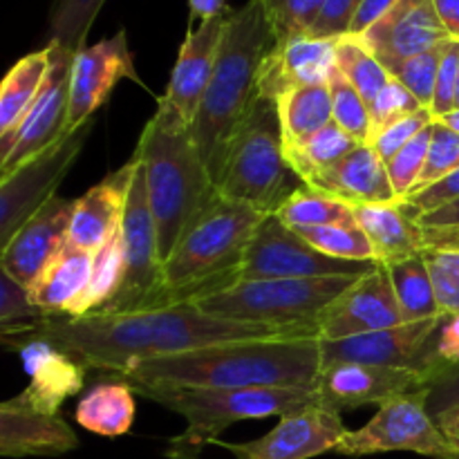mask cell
<instances>
[{"instance_id":"cell-40","label":"cell","mask_w":459,"mask_h":459,"mask_svg":"<svg viewBox=\"0 0 459 459\" xmlns=\"http://www.w3.org/2000/svg\"><path fill=\"white\" fill-rule=\"evenodd\" d=\"M459 366V314H442L435 321L433 332L426 343L421 372L429 377L430 385L444 372Z\"/></svg>"},{"instance_id":"cell-21","label":"cell","mask_w":459,"mask_h":459,"mask_svg":"<svg viewBox=\"0 0 459 459\" xmlns=\"http://www.w3.org/2000/svg\"><path fill=\"white\" fill-rule=\"evenodd\" d=\"M231 12L233 9H227L218 16L206 18L197 25V30L188 27L186 39L179 48L178 63H175L173 74H170L169 81V90L161 99L169 106H173L188 126L195 119L206 88L211 83L220 45H222L224 27H227Z\"/></svg>"},{"instance_id":"cell-38","label":"cell","mask_w":459,"mask_h":459,"mask_svg":"<svg viewBox=\"0 0 459 459\" xmlns=\"http://www.w3.org/2000/svg\"><path fill=\"white\" fill-rule=\"evenodd\" d=\"M106 0H54L49 13V43L79 54L85 48V39L94 18L101 12Z\"/></svg>"},{"instance_id":"cell-30","label":"cell","mask_w":459,"mask_h":459,"mask_svg":"<svg viewBox=\"0 0 459 459\" xmlns=\"http://www.w3.org/2000/svg\"><path fill=\"white\" fill-rule=\"evenodd\" d=\"M134 420L133 388L119 379H106L97 384L76 408V421L90 433L103 437L126 435Z\"/></svg>"},{"instance_id":"cell-7","label":"cell","mask_w":459,"mask_h":459,"mask_svg":"<svg viewBox=\"0 0 459 459\" xmlns=\"http://www.w3.org/2000/svg\"><path fill=\"white\" fill-rule=\"evenodd\" d=\"M303 186L287 161L278 101L258 97L229 146L218 193L272 215Z\"/></svg>"},{"instance_id":"cell-10","label":"cell","mask_w":459,"mask_h":459,"mask_svg":"<svg viewBox=\"0 0 459 459\" xmlns=\"http://www.w3.org/2000/svg\"><path fill=\"white\" fill-rule=\"evenodd\" d=\"M393 451H408L433 459H459V444L444 433L437 420L429 412V390L381 403L377 415L363 429L345 433L334 453L363 457Z\"/></svg>"},{"instance_id":"cell-53","label":"cell","mask_w":459,"mask_h":459,"mask_svg":"<svg viewBox=\"0 0 459 459\" xmlns=\"http://www.w3.org/2000/svg\"><path fill=\"white\" fill-rule=\"evenodd\" d=\"M397 3L399 0H363V3L359 4V12L357 16H354L352 25H350L348 36L366 34V31L370 30L379 18H384Z\"/></svg>"},{"instance_id":"cell-36","label":"cell","mask_w":459,"mask_h":459,"mask_svg":"<svg viewBox=\"0 0 459 459\" xmlns=\"http://www.w3.org/2000/svg\"><path fill=\"white\" fill-rule=\"evenodd\" d=\"M336 70L357 88L370 106L377 94L388 85L390 74L384 63L361 43L357 36H343L336 45Z\"/></svg>"},{"instance_id":"cell-2","label":"cell","mask_w":459,"mask_h":459,"mask_svg":"<svg viewBox=\"0 0 459 459\" xmlns=\"http://www.w3.org/2000/svg\"><path fill=\"white\" fill-rule=\"evenodd\" d=\"M321 370L318 336H278L231 341L170 357L143 359L108 379L211 390H316Z\"/></svg>"},{"instance_id":"cell-8","label":"cell","mask_w":459,"mask_h":459,"mask_svg":"<svg viewBox=\"0 0 459 459\" xmlns=\"http://www.w3.org/2000/svg\"><path fill=\"white\" fill-rule=\"evenodd\" d=\"M361 276L273 278L233 282L191 300L204 314L224 321L278 327H316L332 303ZM321 334V332H318Z\"/></svg>"},{"instance_id":"cell-51","label":"cell","mask_w":459,"mask_h":459,"mask_svg":"<svg viewBox=\"0 0 459 459\" xmlns=\"http://www.w3.org/2000/svg\"><path fill=\"white\" fill-rule=\"evenodd\" d=\"M361 3L363 0H327L309 36H314V39H343V36H348L350 25H352Z\"/></svg>"},{"instance_id":"cell-56","label":"cell","mask_w":459,"mask_h":459,"mask_svg":"<svg viewBox=\"0 0 459 459\" xmlns=\"http://www.w3.org/2000/svg\"><path fill=\"white\" fill-rule=\"evenodd\" d=\"M188 4H191V25L195 21L202 22L229 9L227 0H188Z\"/></svg>"},{"instance_id":"cell-60","label":"cell","mask_w":459,"mask_h":459,"mask_svg":"<svg viewBox=\"0 0 459 459\" xmlns=\"http://www.w3.org/2000/svg\"><path fill=\"white\" fill-rule=\"evenodd\" d=\"M455 108H459V79H457V97H455Z\"/></svg>"},{"instance_id":"cell-50","label":"cell","mask_w":459,"mask_h":459,"mask_svg":"<svg viewBox=\"0 0 459 459\" xmlns=\"http://www.w3.org/2000/svg\"><path fill=\"white\" fill-rule=\"evenodd\" d=\"M457 200H459V169L455 173L446 175L444 179L430 184L429 188H424V191L415 193V195L406 197V200L402 202L408 209V213H411L412 218H417V215L433 213V211L444 209V206L453 204V202Z\"/></svg>"},{"instance_id":"cell-25","label":"cell","mask_w":459,"mask_h":459,"mask_svg":"<svg viewBox=\"0 0 459 459\" xmlns=\"http://www.w3.org/2000/svg\"><path fill=\"white\" fill-rule=\"evenodd\" d=\"M307 186L336 197L350 206L399 202L393 182H390L388 166L377 155L370 143H361L354 148L345 160L318 175Z\"/></svg>"},{"instance_id":"cell-44","label":"cell","mask_w":459,"mask_h":459,"mask_svg":"<svg viewBox=\"0 0 459 459\" xmlns=\"http://www.w3.org/2000/svg\"><path fill=\"white\" fill-rule=\"evenodd\" d=\"M430 139H433V126H429L424 133H420L412 142H408L393 160L385 161L390 182H393L399 202L406 200V197L411 195L417 179L421 178V170H424L426 166V157H429Z\"/></svg>"},{"instance_id":"cell-52","label":"cell","mask_w":459,"mask_h":459,"mask_svg":"<svg viewBox=\"0 0 459 459\" xmlns=\"http://www.w3.org/2000/svg\"><path fill=\"white\" fill-rule=\"evenodd\" d=\"M429 412L435 420L459 415V366L444 372L429 388Z\"/></svg>"},{"instance_id":"cell-18","label":"cell","mask_w":459,"mask_h":459,"mask_svg":"<svg viewBox=\"0 0 459 459\" xmlns=\"http://www.w3.org/2000/svg\"><path fill=\"white\" fill-rule=\"evenodd\" d=\"M72 213H74V200L54 195L3 247L0 269L30 290L36 278L70 242L67 233H70Z\"/></svg>"},{"instance_id":"cell-20","label":"cell","mask_w":459,"mask_h":459,"mask_svg":"<svg viewBox=\"0 0 459 459\" xmlns=\"http://www.w3.org/2000/svg\"><path fill=\"white\" fill-rule=\"evenodd\" d=\"M336 45L339 39H314L309 34L276 40L260 67V97L278 101L296 88L330 83L336 70Z\"/></svg>"},{"instance_id":"cell-45","label":"cell","mask_w":459,"mask_h":459,"mask_svg":"<svg viewBox=\"0 0 459 459\" xmlns=\"http://www.w3.org/2000/svg\"><path fill=\"white\" fill-rule=\"evenodd\" d=\"M424 258L442 314H459V249L429 247Z\"/></svg>"},{"instance_id":"cell-14","label":"cell","mask_w":459,"mask_h":459,"mask_svg":"<svg viewBox=\"0 0 459 459\" xmlns=\"http://www.w3.org/2000/svg\"><path fill=\"white\" fill-rule=\"evenodd\" d=\"M429 388V377L417 368L339 363L321 370L314 393L323 408L343 412L368 403L381 406L394 397L424 393Z\"/></svg>"},{"instance_id":"cell-17","label":"cell","mask_w":459,"mask_h":459,"mask_svg":"<svg viewBox=\"0 0 459 459\" xmlns=\"http://www.w3.org/2000/svg\"><path fill=\"white\" fill-rule=\"evenodd\" d=\"M345 433L348 429L341 420V412L312 406L307 411L281 417L276 429L254 442L215 444L233 453L236 459H312L336 451Z\"/></svg>"},{"instance_id":"cell-1","label":"cell","mask_w":459,"mask_h":459,"mask_svg":"<svg viewBox=\"0 0 459 459\" xmlns=\"http://www.w3.org/2000/svg\"><path fill=\"white\" fill-rule=\"evenodd\" d=\"M278 336H318L316 327H278L260 323H238L209 316L195 303L133 314H90L83 318L43 316L30 325L0 327L7 350H21L30 341H48L85 370L112 377L143 359L170 357L231 341L278 339Z\"/></svg>"},{"instance_id":"cell-28","label":"cell","mask_w":459,"mask_h":459,"mask_svg":"<svg viewBox=\"0 0 459 459\" xmlns=\"http://www.w3.org/2000/svg\"><path fill=\"white\" fill-rule=\"evenodd\" d=\"M352 211L359 227L366 231L368 240L372 242V249H375L379 263L408 258V255L421 254L426 249L424 229L408 213L403 202L352 206Z\"/></svg>"},{"instance_id":"cell-41","label":"cell","mask_w":459,"mask_h":459,"mask_svg":"<svg viewBox=\"0 0 459 459\" xmlns=\"http://www.w3.org/2000/svg\"><path fill=\"white\" fill-rule=\"evenodd\" d=\"M442 48L429 49V52H421L417 56L403 58V61L393 63L388 65V74L393 79H397L403 88L411 90L415 94L417 101L424 108L433 106L435 99V85H437V72H439V61H442Z\"/></svg>"},{"instance_id":"cell-33","label":"cell","mask_w":459,"mask_h":459,"mask_svg":"<svg viewBox=\"0 0 459 459\" xmlns=\"http://www.w3.org/2000/svg\"><path fill=\"white\" fill-rule=\"evenodd\" d=\"M357 146H361V143L332 121L325 128L318 130L309 142H305L303 146L285 148V155L291 169L296 170V175L305 184H309L318 175L339 164L341 160H345Z\"/></svg>"},{"instance_id":"cell-59","label":"cell","mask_w":459,"mask_h":459,"mask_svg":"<svg viewBox=\"0 0 459 459\" xmlns=\"http://www.w3.org/2000/svg\"><path fill=\"white\" fill-rule=\"evenodd\" d=\"M437 121H442V124L446 126V128H451V130H455V133H459V108H455V110H451V112H448V115L439 117Z\"/></svg>"},{"instance_id":"cell-49","label":"cell","mask_w":459,"mask_h":459,"mask_svg":"<svg viewBox=\"0 0 459 459\" xmlns=\"http://www.w3.org/2000/svg\"><path fill=\"white\" fill-rule=\"evenodd\" d=\"M457 79H459V40L451 39L442 48V61H439L437 85H435V99L430 112L435 119L455 110L457 97Z\"/></svg>"},{"instance_id":"cell-3","label":"cell","mask_w":459,"mask_h":459,"mask_svg":"<svg viewBox=\"0 0 459 459\" xmlns=\"http://www.w3.org/2000/svg\"><path fill=\"white\" fill-rule=\"evenodd\" d=\"M273 43L276 36L269 25L263 0H249L231 12L213 76L191 124L195 146L215 186L238 128L258 101L260 67Z\"/></svg>"},{"instance_id":"cell-24","label":"cell","mask_w":459,"mask_h":459,"mask_svg":"<svg viewBox=\"0 0 459 459\" xmlns=\"http://www.w3.org/2000/svg\"><path fill=\"white\" fill-rule=\"evenodd\" d=\"M133 178L134 160H130L119 170L103 178L85 195L74 200V213H72L70 233H67L70 245L88 254H97L119 231Z\"/></svg>"},{"instance_id":"cell-54","label":"cell","mask_w":459,"mask_h":459,"mask_svg":"<svg viewBox=\"0 0 459 459\" xmlns=\"http://www.w3.org/2000/svg\"><path fill=\"white\" fill-rule=\"evenodd\" d=\"M415 220L421 229H455L459 227V200L433 213L417 215Z\"/></svg>"},{"instance_id":"cell-43","label":"cell","mask_w":459,"mask_h":459,"mask_svg":"<svg viewBox=\"0 0 459 459\" xmlns=\"http://www.w3.org/2000/svg\"><path fill=\"white\" fill-rule=\"evenodd\" d=\"M459 169V133L446 128L442 121H433V139H430L429 157H426V166L421 170V178L417 179L415 188L411 195L424 191L430 184L439 182L446 175L455 173ZM408 195V197H411Z\"/></svg>"},{"instance_id":"cell-27","label":"cell","mask_w":459,"mask_h":459,"mask_svg":"<svg viewBox=\"0 0 459 459\" xmlns=\"http://www.w3.org/2000/svg\"><path fill=\"white\" fill-rule=\"evenodd\" d=\"M94 254L67 242L30 287V296L45 316H70L92 276Z\"/></svg>"},{"instance_id":"cell-46","label":"cell","mask_w":459,"mask_h":459,"mask_svg":"<svg viewBox=\"0 0 459 459\" xmlns=\"http://www.w3.org/2000/svg\"><path fill=\"white\" fill-rule=\"evenodd\" d=\"M421 103L417 101L415 94L403 88L397 79L390 76L388 85L377 94L375 101L370 103V119H372V137L393 126L394 121L403 119L408 115H415L421 110Z\"/></svg>"},{"instance_id":"cell-57","label":"cell","mask_w":459,"mask_h":459,"mask_svg":"<svg viewBox=\"0 0 459 459\" xmlns=\"http://www.w3.org/2000/svg\"><path fill=\"white\" fill-rule=\"evenodd\" d=\"M426 249L442 247V249H459V227L455 229H424Z\"/></svg>"},{"instance_id":"cell-12","label":"cell","mask_w":459,"mask_h":459,"mask_svg":"<svg viewBox=\"0 0 459 459\" xmlns=\"http://www.w3.org/2000/svg\"><path fill=\"white\" fill-rule=\"evenodd\" d=\"M92 133V119L81 128L22 164L7 178H0V245H7L18 229L56 195L58 184L72 169Z\"/></svg>"},{"instance_id":"cell-31","label":"cell","mask_w":459,"mask_h":459,"mask_svg":"<svg viewBox=\"0 0 459 459\" xmlns=\"http://www.w3.org/2000/svg\"><path fill=\"white\" fill-rule=\"evenodd\" d=\"M285 148H299L334 121L330 85L296 88L278 99Z\"/></svg>"},{"instance_id":"cell-34","label":"cell","mask_w":459,"mask_h":459,"mask_svg":"<svg viewBox=\"0 0 459 459\" xmlns=\"http://www.w3.org/2000/svg\"><path fill=\"white\" fill-rule=\"evenodd\" d=\"M124 282V249H121V229L94 254L92 276L85 294L70 318H83L88 314H97L119 294Z\"/></svg>"},{"instance_id":"cell-16","label":"cell","mask_w":459,"mask_h":459,"mask_svg":"<svg viewBox=\"0 0 459 459\" xmlns=\"http://www.w3.org/2000/svg\"><path fill=\"white\" fill-rule=\"evenodd\" d=\"M402 323L403 318L388 269L384 263H377L327 307L318 323V332L323 341H339L388 330Z\"/></svg>"},{"instance_id":"cell-4","label":"cell","mask_w":459,"mask_h":459,"mask_svg":"<svg viewBox=\"0 0 459 459\" xmlns=\"http://www.w3.org/2000/svg\"><path fill=\"white\" fill-rule=\"evenodd\" d=\"M134 155L146 170L160 255L166 263L197 215L218 195V186L197 151L191 126L164 99L143 128Z\"/></svg>"},{"instance_id":"cell-19","label":"cell","mask_w":459,"mask_h":459,"mask_svg":"<svg viewBox=\"0 0 459 459\" xmlns=\"http://www.w3.org/2000/svg\"><path fill=\"white\" fill-rule=\"evenodd\" d=\"M384 63V67L403 58L439 48L451 40L435 9V0H399L366 34L357 36Z\"/></svg>"},{"instance_id":"cell-13","label":"cell","mask_w":459,"mask_h":459,"mask_svg":"<svg viewBox=\"0 0 459 459\" xmlns=\"http://www.w3.org/2000/svg\"><path fill=\"white\" fill-rule=\"evenodd\" d=\"M52 63L43 90L25 119L7 139H0V178H7L30 160L39 157L67 133L70 110V76L76 54L49 43Z\"/></svg>"},{"instance_id":"cell-39","label":"cell","mask_w":459,"mask_h":459,"mask_svg":"<svg viewBox=\"0 0 459 459\" xmlns=\"http://www.w3.org/2000/svg\"><path fill=\"white\" fill-rule=\"evenodd\" d=\"M327 85H330L332 94V117H334V124L341 126L359 143H370L372 119L370 106L366 103V99L357 92V88L339 70L332 72Z\"/></svg>"},{"instance_id":"cell-58","label":"cell","mask_w":459,"mask_h":459,"mask_svg":"<svg viewBox=\"0 0 459 459\" xmlns=\"http://www.w3.org/2000/svg\"><path fill=\"white\" fill-rule=\"evenodd\" d=\"M442 426L444 433L453 439V442L459 444V415H451V417H444V420L437 421Z\"/></svg>"},{"instance_id":"cell-48","label":"cell","mask_w":459,"mask_h":459,"mask_svg":"<svg viewBox=\"0 0 459 459\" xmlns=\"http://www.w3.org/2000/svg\"><path fill=\"white\" fill-rule=\"evenodd\" d=\"M435 115L429 108H421L415 115H408L403 119L394 121L393 126H388L385 130H381L379 134L370 139V146L375 148L377 155L384 161H390L408 142L417 137L420 133H424L429 126H433Z\"/></svg>"},{"instance_id":"cell-23","label":"cell","mask_w":459,"mask_h":459,"mask_svg":"<svg viewBox=\"0 0 459 459\" xmlns=\"http://www.w3.org/2000/svg\"><path fill=\"white\" fill-rule=\"evenodd\" d=\"M30 385L22 394L13 397L18 406L30 411L58 415V408L67 397H74L85 384V366L58 350L48 341H30L18 350Z\"/></svg>"},{"instance_id":"cell-26","label":"cell","mask_w":459,"mask_h":459,"mask_svg":"<svg viewBox=\"0 0 459 459\" xmlns=\"http://www.w3.org/2000/svg\"><path fill=\"white\" fill-rule=\"evenodd\" d=\"M79 446V439L61 415L30 411L16 402L0 406V455L54 457Z\"/></svg>"},{"instance_id":"cell-22","label":"cell","mask_w":459,"mask_h":459,"mask_svg":"<svg viewBox=\"0 0 459 459\" xmlns=\"http://www.w3.org/2000/svg\"><path fill=\"white\" fill-rule=\"evenodd\" d=\"M435 321L437 318L402 323L388 330L348 336L339 341L321 339V368L325 370L339 363H363V366H397L421 370V359H424Z\"/></svg>"},{"instance_id":"cell-55","label":"cell","mask_w":459,"mask_h":459,"mask_svg":"<svg viewBox=\"0 0 459 459\" xmlns=\"http://www.w3.org/2000/svg\"><path fill=\"white\" fill-rule=\"evenodd\" d=\"M435 9L448 36L459 40V0H435Z\"/></svg>"},{"instance_id":"cell-42","label":"cell","mask_w":459,"mask_h":459,"mask_svg":"<svg viewBox=\"0 0 459 459\" xmlns=\"http://www.w3.org/2000/svg\"><path fill=\"white\" fill-rule=\"evenodd\" d=\"M325 3L327 0H263L276 40L309 34Z\"/></svg>"},{"instance_id":"cell-15","label":"cell","mask_w":459,"mask_h":459,"mask_svg":"<svg viewBox=\"0 0 459 459\" xmlns=\"http://www.w3.org/2000/svg\"><path fill=\"white\" fill-rule=\"evenodd\" d=\"M121 79L142 83L137 70H134L126 30L117 31L112 39L99 40L90 48L85 45L74 56L70 76L67 133L88 124Z\"/></svg>"},{"instance_id":"cell-32","label":"cell","mask_w":459,"mask_h":459,"mask_svg":"<svg viewBox=\"0 0 459 459\" xmlns=\"http://www.w3.org/2000/svg\"><path fill=\"white\" fill-rule=\"evenodd\" d=\"M384 264L393 281L403 323H420L442 316L424 251Z\"/></svg>"},{"instance_id":"cell-9","label":"cell","mask_w":459,"mask_h":459,"mask_svg":"<svg viewBox=\"0 0 459 459\" xmlns=\"http://www.w3.org/2000/svg\"><path fill=\"white\" fill-rule=\"evenodd\" d=\"M133 160L134 178L119 227L121 249H124V282L119 294L97 314H133L161 307L164 263L160 255L157 227L148 197L146 170L137 155H133Z\"/></svg>"},{"instance_id":"cell-6","label":"cell","mask_w":459,"mask_h":459,"mask_svg":"<svg viewBox=\"0 0 459 459\" xmlns=\"http://www.w3.org/2000/svg\"><path fill=\"white\" fill-rule=\"evenodd\" d=\"M124 384H128L133 393L152 399L186 420V430L179 437L170 439L169 457L173 459H197L206 444L218 442L220 435L236 421L285 417L321 406V399L314 390H211L182 388L170 384H142V381H124Z\"/></svg>"},{"instance_id":"cell-47","label":"cell","mask_w":459,"mask_h":459,"mask_svg":"<svg viewBox=\"0 0 459 459\" xmlns=\"http://www.w3.org/2000/svg\"><path fill=\"white\" fill-rule=\"evenodd\" d=\"M0 273H3L0 278V327L30 325V323L40 321L45 314L34 305L30 290L3 269Z\"/></svg>"},{"instance_id":"cell-35","label":"cell","mask_w":459,"mask_h":459,"mask_svg":"<svg viewBox=\"0 0 459 459\" xmlns=\"http://www.w3.org/2000/svg\"><path fill=\"white\" fill-rule=\"evenodd\" d=\"M278 218L291 227L294 231H303V229L314 227H327V224H341L352 222L354 211L352 206L345 202L336 200V197L325 195V193L316 191V188L305 184L300 191H296L285 204L278 211Z\"/></svg>"},{"instance_id":"cell-37","label":"cell","mask_w":459,"mask_h":459,"mask_svg":"<svg viewBox=\"0 0 459 459\" xmlns=\"http://www.w3.org/2000/svg\"><path fill=\"white\" fill-rule=\"evenodd\" d=\"M299 233L314 249H318L325 255H332V258L352 260V263H379L375 249H372V242L368 240L366 231L359 227L357 220L327 224V227L303 229Z\"/></svg>"},{"instance_id":"cell-11","label":"cell","mask_w":459,"mask_h":459,"mask_svg":"<svg viewBox=\"0 0 459 459\" xmlns=\"http://www.w3.org/2000/svg\"><path fill=\"white\" fill-rule=\"evenodd\" d=\"M377 263L339 260L314 249L299 231L287 227L276 213L264 215L242 258L238 282L273 278L363 276Z\"/></svg>"},{"instance_id":"cell-29","label":"cell","mask_w":459,"mask_h":459,"mask_svg":"<svg viewBox=\"0 0 459 459\" xmlns=\"http://www.w3.org/2000/svg\"><path fill=\"white\" fill-rule=\"evenodd\" d=\"M49 63H52V49L48 45L40 52L22 56L7 72L0 88V139H7L34 106L48 79Z\"/></svg>"},{"instance_id":"cell-5","label":"cell","mask_w":459,"mask_h":459,"mask_svg":"<svg viewBox=\"0 0 459 459\" xmlns=\"http://www.w3.org/2000/svg\"><path fill=\"white\" fill-rule=\"evenodd\" d=\"M263 211L215 195L164 263L161 307L188 303L238 282L242 258Z\"/></svg>"}]
</instances>
